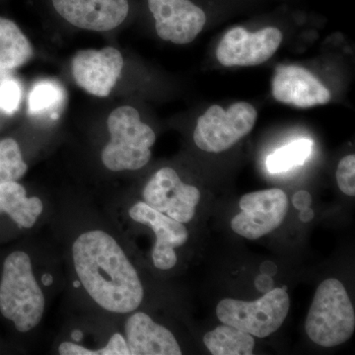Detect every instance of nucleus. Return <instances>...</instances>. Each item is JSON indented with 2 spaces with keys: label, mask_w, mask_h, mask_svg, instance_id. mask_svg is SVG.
<instances>
[{
  "label": "nucleus",
  "mask_w": 355,
  "mask_h": 355,
  "mask_svg": "<svg viewBox=\"0 0 355 355\" xmlns=\"http://www.w3.org/2000/svg\"><path fill=\"white\" fill-rule=\"evenodd\" d=\"M292 203L296 209L302 210L310 207L312 203V197L308 191H299L292 198Z\"/></svg>",
  "instance_id": "26"
},
{
  "label": "nucleus",
  "mask_w": 355,
  "mask_h": 355,
  "mask_svg": "<svg viewBox=\"0 0 355 355\" xmlns=\"http://www.w3.org/2000/svg\"><path fill=\"white\" fill-rule=\"evenodd\" d=\"M241 212L233 217L231 228L249 240L261 237L279 228L288 210V198L280 189L254 191L243 196Z\"/></svg>",
  "instance_id": "7"
},
{
  "label": "nucleus",
  "mask_w": 355,
  "mask_h": 355,
  "mask_svg": "<svg viewBox=\"0 0 355 355\" xmlns=\"http://www.w3.org/2000/svg\"><path fill=\"white\" fill-rule=\"evenodd\" d=\"M111 140L102 151L103 164L114 172L141 169L151 158L156 135L142 123L137 110L121 106L108 118Z\"/></svg>",
  "instance_id": "4"
},
{
  "label": "nucleus",
  "mask_w": 355,
  "mask_h": 355,
  "mask_svg": "<svg viewBox=\"0 0 355 355\" xmlns=\"http://www.w3.org/2000/svg\"><path fill=\"white\" fill-rule=\"evenodd\" d=\"M58 352L62 355H98V349H85L83 345L69 342L62 343L58 347Z\"/></svg>",
  "instance_id": "25"
},
{
  "label": "nucleus",
  "mask_w": 355,
  "mask_h": 355,
  "mask_svg": "<svg viewBox=\"0 0 355 355\" xmlns=\"http://www.w3.org/2000/svg\"><path fill=\"white\" fill-rule=\"evenodd\" d=\"M272 93L277 101L308 109L331 101L329 89L312 72L297 65H280L275 69Z\"/></svg>",
  "instance_id": "13"
},
{
  "label": "nucleus",
  "mask_w": 355,
  "mask_h": 355,
  "mask_svg": "<svg viewBox=\"0 0 355 355\" xmlns=\"http://www.w3.org/2000/svg\"><path fill=\"white\" fill-rule=\"evenodd\" d=\"M158 36L177 44H190L202 31L207 15L191 0H147Z\"/></svg>",
  "instance_id": "10"
},
{
  "label": "nucleus",
  "mask_w": 355,
  "mask_h": 355,
  "mask_svg": "<svg viewBox=\"0 0 355 355\" xmlns=\"http://www.w3.org/2000/svg\"><path fill=\"white\" fill-rule=\"evenodd\" d=\"M125 336L130 355L182 354L171 331L155 323L146 313H135L128 318Z\"/></svg>",
  "instance_id": "15"
},
{
  "label": "nucleus",
  "mask_w": 355,
  "mask_h": 355,
  "mask_svg": "<svg viewBox=\"0 0 355 355\" xmlns=\"http://www.w3.org/2000/svg\"><path fill=\"white\" fill-rule=\"evenodd\" d=\"M313 218H314V211H313L312 209L307 207V209L300 210L299 219H300L301 221L310 222Z\"/></svg>",
  "instance_id": "29"
},
{
  "label": "nucleus",
  "mask_w": 355,
  "mask_h": 355,
  "mask_svg": "<svg viewBox=\"0 0 355 355\" xmlns=\"http://www.w3.org/2000/svg\"><path fill=\"white\" fill-rule=\"evenodd\" d=\"M282 33L275 27L257 32L245 28L229 30L217 46V60L223 67H256L266 62L279 50Z\"/></svg>",
  "instance_id": "8"
},
{
  "label": "nucleus",
  "mask_w": 355,
  "mask_h": 355,
  "mask_svg": "<svg viewBox=\"0 0 355 355\" xmlns=\"http://www.w3.org/2000/svg\"><path fill=\"white\" fill-rule=\"evenodd\" d=\"M22 99V88L13 77L8 76L0 78V111L13 114L18 111Z\"/></svg>",
  "instance_id": "22"
},
{
  "label": "nucleus",
  "mask_w": 355,
  "mask_h": 355,
  "mask_svg": "<svg viewBox=\"0 0 355 355\" xmlns=\"http://www.w3.org/2000/svg\"><path fill=\"white\" fill-rule=\"evenodd\" d=\"M44 311V297L33 275L31 259L16 251L4 261L0 282V312L20 333L36 328Z\"/></svg>",
  "instance_id": "2"
},
{
  "label": "nucleus",
  "mask_w": 355,
  "mask_h": 355,
  "mask_svg": "<svg viewBox=\"0 0 355 355\" xmlns=\"http://www.w3.org/2000/svg\"><path fill=\"white\" fill-rule=\"evenodd\" d=\"M123 67L120 51L113 46L79 51L72 60V73L79 87L97 97H108Z\"/></svg>",
  "instance_id": "11"
},
{
  "label": "nucleus",
  "mask_w": 355,
  "mask_h": 355,
  "mask_svg": "<svg viewBox=\"0 0 355 355\" xmlns=\"http://www.w3.org/2000/svg\"><path fill=\"white\" fill-rule=\"evenodd\" d=\"M336 182L338 188L349 197L355 196V156H345L340 161L336 170Z\"/></svg>",
  "instance_id": "23"
},
{
  "label": "nucleus",
  "mask_w": 355,
  "mask_h": 355,
  "mask_svg": "<svg viewBox=\"0 0 355 355\" xmlns=\"http://www.w3.org/2000/svg\"><path fill=\"white\" fill-rule=\"evenodd\" d=\"M355 313L349 294L340 280H324L315 293L305 330L317 345L333 347L354 335Z\"/></svg>",
  "instance_id": "3"
},
{
  "label": "nucleus",
  "mask_w": 355,
  "mask_h": 355,
  "mask_svg": "<svg viewBox=\"0 0 355 355\" xmlns=\"http://www.w3.org/2000/svg\"><path fill=\"white\" fill-rule=\"evenodd\" d=\"M144 202L175 220L188 223L196 214L200 191L182 182L172 168L158 170L144 187Z\"/></svg>",
  "instance_id": "9"
},
{
  "label": "nucleus",
  "mask_w": 355,
  "mask_h": 355,
  "mask_svg": "<svg viewBox=\"0 0 355 355\" xmlns=\"http://www.w3.org/2000/svg\"><path fill=\"white\" fill-rule=\"evenodd\" d=\"M72 338H73L76 342H80L81 338H83V333L80 331L76 330L72 333Z\"/></svg>",
  "instance_id": "31"
},
{
  "label": "nucleus",
  "mask_w": 355,
  "mask_h": 355,
  "mask_svg": "<svg viewBox=\"0 0 355 355\" xmlns=\"http://www.w3.org/2000/svg\"><path fill=\"white\" fill-rule=\"evenodd\" d=\"M27 171L18 142L10 137L0 140V184L18 182Z\"/></svg>",
  "instance_id": "21"
},
{
  "label": "nucleus",
  "mask_w": 355,
  "mask_h": 355,
  "mask_svg": "<svg viewBox=\"0 0 355 355\" xmlns=\"http://www.w3.org/2000/svg\"><path fill=\"white\" fill-rule=\"evenodd\" d=\"M74 287H79L81 286L80 280H76V282H73Z\"/></svg>",
  "instance_id": "32"
},
{
  "label": "nucleus",
  "mask_w": 355,
  "mask_h": 355,
  "mask_svg": "<svg viewBox=\"0 0 355 355\" xmlns=\"http://www.w3.org/2000/svg\"><path fill=\"white\" fill-rule=\"evenodd\" d=\"M128 214L132 220L149 226L155 233L154 266L162 270L174 268L178 261L175 248L183 246L188 241L189 233L184 223L153 209L144 202L135 203Z\"/></svg>",
  "instance_id": "14"
},
{
  "label": "nucleus",
  "mask_w": 355,
  "mask_h": 355,
  "mask_svg": "<svg viewBox=\"0 0 355 355\" xmlns=\"http://www.w3.org/2000/svg\"><path fill=\"white\" fill-rule=\"evenodd\" d=\"M99 355H130L127 340L121 334H114L111 336L106 347L98 349Z\"/></svg>",
  "instance_id": "24"
},
{
  "label": "nucleus",
  "mask_w": 355,
  "mask_h": 355,
  "mask_svg": "<svg viewBox=\"0 0 355 355\" xmlns=\"http://www.w3.org/2000/svg\"><path fill=\"white\" fill-rule=\"evenodd\" d=\"M33 55L32 44L19 26L0 16V78L27 64Z\"/></svg>",
  "instance_id": "17"
},
{
  "label": "nucleus",
  "mask_w": 355,
  "mask_h": 355,
  "mask_svg": "<svg viewBox=\"0 0 355 355\" xmlns=\"http://www.w3.org/2000/svg\"><path fill=\"white\" fill-rule=\"evenodd\" d=\"M72 254L81 284L103 309L125 314L139 307L144 286L111 235L101 230L83 233L74 242Z\"/></svg>",
  "instance_id": "1"
},
{
  "label": "nucleus",
  "mask_w": 355,
  "mask_h": 355,
  "mask_svg": "<svg viewBox=\"0 0 355 355\" xmlns=\"http://www.w3.org/2000/svg\"><path fill=\"white\" fill-rule=\"evenodd\" d=\"M261 272L272 277V275H277V266L272 261H266L261 266Z\"/></svg>",
  "instance_id": "28"
},
{
  "label": "nucleus",
  "mask_w": 355,
  "mask_h": 355,
  "mask_svg": "<svg viewBox=\"0 0 355 355\" xmlns=\"http://www.w3.org/2000/svg\"><path fill=\"white\" fill-rule=\"evenodd\" d=\"M207 349L214 355H252L254 340L252 335L235 327L223 324L205 334L203 338Z\"/></svg>",
  "instance_id": "18"
},
{
  "label": "nucleus",
  "mask_w": 355,
  "mask_h": 355,
  "mask_svg": "<svg viewBox=\"0 0 355 355\" xmlns=\"http://www.w3.org/2000/svg\"><path fill=\"white\" fill-rule=\"evenodd\" d=\"M289 306L291 300L287 291L273 288L253 302L223 299L217 304L216 315L223 324L257 338H266L282 326Z\"/></svg>",
  "instance_id": "5"
},
{
  "label": "nucleus",
  "mask_w": 355,
  "mask_h": 355,
  "mask_svg": "<svg viewBox=\"0 0 355 355\" xmlns=\"http://www.w3.org/2000/svg\"><path fill=\"white\" fill-rule=\"evenodd\" d=\"M257 119V110L249 103H234L228 110L214 105L198 118L193 140L203 151L223 153L252 132Z\"/></svg>",
  "instance_id": "6"
},
{
  "label": "nucleus",
  "mask_w": 355,
  "mask_h": 355,
  "mask_svg": "<svg viewBox=\"0 0 355 355\" xmlns=\"http://www.w3.org/2000/svg\"><path fill=\"white\" fill-rule=\"evenodd\" d=\"M312 150V140H294L268 155L266 161V168L273 174L288 171L296 166L304 164L305 161L310 157Z\"/></svg>",
  "instance_id": "20"
},
{
  "label": "nucleus",
  "mask_w": 355,
  "mask_h": 355,
  "mask_svg": "<svg viewBox=\"0 0 355 355\" xmlns=\"http://www.w3.org/2000/svg\"><path fill=\"white\" fill-rule=\"evenodd\" d=\"M64 89L53 80H42L35 84L28 99L29 113L32 114H50L53 120H58V107L64 105Z\"/></svg>",
  "instance_id": "19"
},
{
  "label": "nucleus",
  "mask_w": 355,
  "mask_h": 355,
  "mask_svg": "<svg viewBox=\"0 0 355 355\" xmlns=\"http://www.w3.org/2000/svg\"><path fill=\"white\" fill-rule=\"evenodd\" d=\"M53 277H51V275H49V273H46V275H44L43 277H42V282H43L44 286H50L51 284H53Z\"/></svg>",
  "instance_id": "30"
},
{
  "label": "nucleus",
  "mask_w": 355,
  "mask_h": 355,
  "mask_svg": "<svg viewBox=\"0 0 355 355\" xmlns=\"http://www.w3.org/2000/svg\"><path fill=\"white\" fill-rule=\"evenodd\" d=\"M51 3L69 24L96 32L116 29L130 10L128 0H51Z\"/></svg>",
  "instance_id": "12"
},
{
  "label": "nucleus",
  "mask_w": 355,
  "mask_h": 355,
  "mask_svg": "<svg viewBox=\"0 0 355 355\" xmlns=\"http://www.w3.org/2000/svg\"><path fill=\"white\" fill-rule=\"evenodd\" d=\"M39 198H28L18 182L0 184V214L6 212L21 228H31L43 212Z\"/></svg>",
  "instance_id": "16"
},
{
  "label": "nucleus",
  "mask_w": 355,
  "mask_h": 355,
  "mask_svg": "<svg viewBox=\"0 0 355 355\" xmlns=\"http://www.w3.org/2000/svg\"><path fill=\"white\" fill-rule=\"evenodd\" d=\"M254 286H256L257 289H258L259 291L265 294L266 292L270 291L273 289L275 284H273L272 277L265 275V273H261V275H259L258 277H257L256 280H254Z\"/></svg>",
  "instance_id": "27"
}]
</instances>
